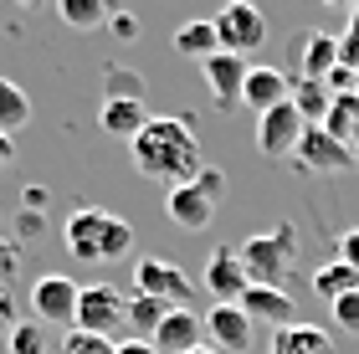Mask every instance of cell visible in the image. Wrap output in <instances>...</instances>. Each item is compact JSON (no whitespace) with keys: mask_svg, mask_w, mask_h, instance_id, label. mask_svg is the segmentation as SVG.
Segmentation results:
<instances>
[{"mask_svg":"<svg viewBox=\"0 0 359 354\" xmlns=\"http://www.w3.org/2000/svg\"><path fill=\"white\" fill-rule=\"evenodd\" d=\"M134 149V170L144 175V180H165L170 190L175 185H190L195 175L205 170V159H201V139L190 134V123L185 118H165V114H154L149 123H144V134L128 144Z\"/></svg>","mask_w":359,"mask_h":354,"instance_id":"cell-1","label":"cell"},{"mask_svg":"<svg viewBox=\"0 0 359 354\" xmlns=\"http://www.w3.org/2000/svg\"><path fill=\"white\" fill-rule=\"evenodd\" d=\"M62 241H67L72 262H118L134 247V226L123 216L103 211V205H83V211L67 216L62 226Z\"/></svg>","mask_w":359,"mask_h":354,"instance_id":"cell-2","label":"cell"},{"mask_svg":"<svg viewBox=\"0 0 359 354\" xmlns=\"http://www.w3.org/2000/svg\"><path fill=\"white\" fill-rule=\"evenodd\" d=\"M292 257H298V226H292V221H277V231L247 236L236 247V262H241L252 287H283Z\"/></svg>","mask_w":359,"mask_h":354,"instance_id":"cell-3","label":"cell"},{"mask_svg":"<svg viewBox=\"0 0 359 354\" xmlns=\"http://www.w3.org/2000/svg\"><path fill=\"white\" fill-rule=\"evenodd\" d=\"M128 318V298L113 282H83L77 293V329L97 334V339H113V329H123Z\"/></svg>","mask_w":359,"mask_h":354,"instance_id":"cell-4","label":"cell"},{"mask_svg":"<svg viewBox=\"0 0 359 354\" xmlns=\"http://www.w3.org/2000/svg\"><path fill=\"white\" fill-rule=\"evenodd\" d=\"M77 293H83V282L62 278V272L36 278V287H31V313H36V324L72 334V324H77Z\"/></svg>","mask_w":359,"mask_h":354,"instance_id":"cell-5","label":"cell"},{"mask_svg":"<svg viewBox=\"0 0 359 354\" xmlns=\"http://www.w3.org/2000/svg\"><path fill=\"white\" fill-rule=\"evenodd\" d=\"M134 293L165 303V308H185V298L195 293V282H190L185 267L165 262V257H144V262L134 267Z\"/></svg>","mask_w":359,"mask_h":354,"instance_id":"cell-6","label":"cell"},{"mask_svg":"<svg viewBox=\"0 0 359 354\" xmlns=\"http://www.w3.org/2000/svg\"><path fill=\"white\" fill-rule=\"evenodd\" d=\"M216 36H221V52L231 57H247L267 41V15L252 6V0H231L221 15H216Z\"/></svg>","mask_w":359,"mask_h":354,"instance_id":"cell-7","label":"cell"},{"mask_svg":"<svg viewBox=\"0 0 359 354\" xmlns=\"http://www.w3.org/2000/svg\"><path fill=\"white\" fill-rule=\"evenodd\" d=\"M292 165H298L303 175H349L359 159H354V149H344L339 139H329L323 128H303L298 149H292Z\"/></svg>","mask_w":359,"mask_h":354,"instance_id":"cell-8","label":"cell"},{"mask_svg":"<svg viewBox=\"0 0 359 354\" xmlns=\"http://www.w3.org/2000/svg\"><path fill=\"white\" fill-rule=\"evenodd\" d=\"M205 339H210V349H221V354H252L257 329H252V318L241 313V303H210Z\"/></svg>","mask_w":359,"mask_h":354,"instance_id":"cell-9","label":"cell"},{"mask_svg":"<svg viewBox=\"0 0 359 354\" xmlns=\"http://www.w3.org/2000/svg\"><path fill=\"white\" fill-rule=\"evenodd\" d=\"M303 128H308V123L298 118V108H292V103H277L272 114L257 118V149H262L267 159H292Z\"/></svg>","mask_w":359,"mask_h":354,"instance_id":"cell-10","label":"cell"},{"mask_svg":"<svg viewBox=\"0 0 359 354\" xmlns=\"http://www.w3.org/2000/svg\"><path fill=\"white\" fill-rule=\"evenodd\" d=\"M201 287L216 303H241V293H247V272H241V262H236V247H216L205 257V272H201Z\"/></svg>","mask_w":359,"mask_h":354,"instance_id":"cell-11","label":"cell"},{"mask_svg":"<svg viewBox=\"0 0 359 354\" xmlns=\"http://www.w3.org/2000/svg\"><path fill=\"white\" fill-rule=\"evenodd\" d=\"M159 354H190V349H201L205 344V318L195 313V308H170L165 313V324L154 329V339H149Z\"/></svg>","mask_w":359,"mask_h":354,"instance_id":"cell-12","label":"cell"},{"mask_svg":"<svg viewBox=\"0 0 359 354\" xmlns=\"http://www.w3.org/2000/svg\"><path fill=\"white\" fill-rule=\"evenodd\" d=\"M292 77L283 67H247V83H241V108H252L257 118L272 114L277 103H287Z\"/></svg>","mask_w":359,"mask_h":354,"instance_id":"cell-13","label":"cell"},{"mask_svg":"<svg viewBox=\"0 0 359 354\" xmlns=\"http://www.w3.org/2000/svg\"><path fill=\"white\" fill-rule=\"evenodd\" d=\"M201 72H205L210 98H216L221 108H236V103H241V83H247V62H241V57L216 52L210 62H201Z\"/></svg>","mask_w":359,"mask_h":354,"instance_id":"cell-14","label":"cell"},{"mask_svg":"<svg viewBox=\"0 0 359 354\" xmlns=\"http://www.w3.org/2000/svg\"><path fill=\"white\" fill-rule=\"evenodd\" d=\"M334 67H339V36H329V31H303L298 36V77L323 83Z\"/></svg>","mask_w":359,"mask_h":354,"instance_id":"cell-15","label":"cell"},{"mask_svg":"<svg viewBox=\"0 0 359 354\" xmlns=\"http://www.w3.org/2000/svg\"><path fill=\"white\" fill-rule=\"evenodd\" d=\"M165 211H170V221L180 231H205L210 221H216V205H210L201 190H195V180L190 185H175L170 190V200H165Z\"/></svg>","mask_w":359,"mask_h":354,"instance_id":"cell-16","label":"cell"},{"mask_svg":"<svg viewBox=\"0 0 359 354\" xmlns=\"http://www.w3.org/2000/svg\"><path fill=\"white\" fill-rule=\"evenodd\" d=\"M267 354H339V344L318 324H287V329H272Z\"/></svg>","mask_w":359,"mask_h":354,"instance_id":"cell-17","label":"cell"},{"mask_svg":"<svg viewBox=\"0 0 359 354\" xmlns=\"http://www.w3.org/2000/svg\"><path fill=\"white\" fill-rule=\"evenodd\" d=\"M241 313L252 318V324H298L292 318V298L283 293V287H247L241 293Z\"/></svg>","mask_w":359,"mask_h":354,"instance_id":"cell-18","label":"cell"},{"mask_svg":"<svg viewBox=\"0 0 359 354\" xmlns=\"http://www.w3.org/2000/svg\"><path fill=\"white\" fill-rule=\"evenodd\" d=\"M287 103L298 108V118H303L308 128H323V118H329V108H334V93H329V83H313V77H292Z\"/></svg>","mask_w":359,"mask_h":354,"instance_id":"cell-19","label":"cell"},{"mask_svg":"<svg viewBox=\"0 0 359 354\" xmlns=\"http://www.w3.org/2000/svg\"><path fill=\"white\" fill-rule=\"evenodd\" d=\"M144 123H149V108L144 103H103L97 108V128H103L108 139H128L134 144L144 134Z\"/></svg>","mask_w":359,"mask_h":354,"instance_id":"cell-20","label":"cell"},{"mask_svg":"<svg viewBox=\"0 0 359 354\" xmlns=\"http://www.w3.org/2000/svg\"><path fill=\"white\" fill-rule=\"evenodd\" d=\"M175 52L190 57V62H210L221 52V36H216V21H185L175 31Z\"/></svg>","mask_w":359,"mask_h":354,"instance_id":"cell-21","label":"cell"},{"mask_svg":"<svg viewBox=\"0 0 359 354\" xmlns=\"http://www.w3.org/2000/svg\"><path fill=\"white\" fill-rule=\"evenodd\" d=\"M323 134L339 139L344 149H354V144H359V93H349V98H334L329 118H323Z\"/></svg>","mask_w":359,"mask_h":354,"instance_id":"cell-22","label":"cell"},{"mask_svg":"<svg viewBox=\"0 0 359 354\" xmlns=\"http://www.w3.org/2000/svg\"><path fill=\"white\" fill-rule=\"evenodd\" d=\"M313 293H318L323 303H339L344 293H359V272L344 267V262L334 257V262H323V267L313 272Z\"/></svg>","mask_w":359,"mask_h":354,"instance_id":"cell-23","label":"cell"},{"mask_svg":"<svg viewBox=\"0 0 359 354\" xmlns=\"http://www.w3.org/2000/svg\"><path fill=\"white\" fill-rule=\"evenodd\" d=\"M31 123V98L21 93V83H11V77H0V134H21Z\"/></svg>","mask_w":359,"mask_h":354,"instance_id":"cell-24","label":"cell"},{"mask_svg":"<svg viewBox=\"0 0 359 354\" xmlns=\"http://www.w3.org/2000/svg\"><path fill=\"white\" fill-rule=\"evenodd\" d=\"M103 103H144V77L134 67H103Z\"/></svg>","mask_w":359,"mask_h":354,"instance_id":"cell-25","label":"cell"},{"mask_svg":"<svg viewBox=\"0 0 359 354\" xmlns=\"http://www.w3.org/2000/svg\"><path fill=\"white\" fill-rule=\"evenodd\" d=\"M57 15H62L72 31H97V26H108V6H103V0H62Z\"/></svg>","mask_w":359,"mask_h":354,"instance_id":"cell-26","label":"cell"},{"mask_svg":"<svg viewBox=\"0 0 359 354\" xmlns=\"http://www.w3.org/2000/svg\"><path fill=\"white\" fill-rule=\"evenodd\" d=\"M165 303H154V298H144V293H134V298H128V318H123V324L128 329H139V339H154V329L159 324H165Z\"/></svg>","mask_w":359,"mask_h":354,"instance_id":"cell-27","label":"cell"},{"mask_svg":"<svg viewBox=\"0 0 359 354\" xmlns=\"http://www.w3.org/2000/svg\"><path fill=\"white\" fill-rule=\"evenodd\" d=\"M11 354H52V339H46V324H36V318H21L11 334H6Z\"/></svg>","mask_w":359,"mask_h":354,"instance_id":"cell-28","label":"cell"},{"mask_svg":"<svg viewBox=\"0 0 359 354\" xmlns=\"http://www.w3.org/2000/svg\"><path fill=\"white\" fill-rule=\"evenodd\" d=\"M329 318L339 334H349V339H359V293H344L339 303H329Z\"/></svg>","mask_w":359,"mask_h":354,"instance_id":"cell-29","label":"cell"},{"mask_svg":"<svg viewBox=\"0 0 359 354\" xmlns=\"http://www.w3.org/2000/svg\"><path fill=\"white\" fill-rule=\"evenodd\" d=\"M108 31H113V41H123V46H134L144 36V21L134 11H108Z\"/></svg>","mask_w":359,"mask_h":354,"instance_id":"cell-30","label":"cell"},{"mask_svg":"<svg viewBox=\"0 0 359 354\" xmlns=\"http://www.w3.org/2000/svg\"><path fill=\"white\" fill-rule=\"evenodd\" d=\"M62 354H113V339H97V334L72 329L67 339H62Z\"/></svg>","mask_w":359,"mask_h":354,"instance_id":"cell-31","label":"cell"},{"mask_svg":"<svg viewBox=\"0 0 359 354\" xmlns=\"http://www.w3.org/2000/svg\"><path fill=\"white\" fill-rule=\"evenodd\" d=\"M15 278H21V241L0 236V287H11Z\"/></svg>","mask_w":359,"mask_h":354,"instance_id":"cell-32","label":"cell"},{"mask_svg":"<svg viewBox=\"0 0 359 354\" xmlns=\"http://www.w3.org/2000/svg\"><path fill=\"white\" fill-rule=\"evenodd\" d=\"M195 190H201L210 205H221V196H226V175H221L216 165H205L201 175H195Z\"/></svg>","mask_w":359,"mask_h":354,"instance_id":"cell-33","label":"cell"},{"mask_svg":"<svg viewBox=\"0 0 359 354\" xmlns=\"http://www.w3.org/2000/svg\"><path fill=\"white\" fill-rule=\"evenodd\" d=\"M15 324H21V308H15V298H11V287H0V334H11Z\"/></svg>","mask_w":359,"mask_h":354,"instance_id":"cell-34","label":"cell"},{"mask_svg":"<svg viewBox=\"0 0 359 354\" xmlns=\"http://www.w3.org/2000/svg\"><path fill=\"white\" fill-rule=\"evenodd\" d=\"M339 262H344V267H354V272H359V226H354V231H344V236H339Z\"/></svg>","mask_w":359,"mask_h":354,"instance_id":"cell-35","label":"cell"},{"mask_svg":"<svg viewBox=\"0 0 359 354\" xmlns=\"http://www.w3.org/2000/svg\"><path fill=\"white\" fill-rule=\"evenodd\" d=\"M113 354H159L149 339H118V344H113Z\"/></svg>","mask_w":359,"mask_h":354,"instance_id":"cell-36","label":"cell"},{"mask_svg":"<svg viewBox=\"0 0 359 354\" xmlns=\"http://www.w3.org/2000/svg\"><path fill=\"white\" fill-rule=\"evenodd\" d=\"M11 159H15V139L0 134V170H11Z\"/></svg>","mask_w":359,"mask_h":354,"instance_id":"cell-37","label":"cell"},{"mask_svg":"<svg viewBox=\"0 0 359 354\" xmlns=\"http://www.w3.org/2000/svg\"><path fill=\"white\" fill-rule=\"evenodd\" d=\"M344 41H359V6L349 11V31H344Z\"/></svg>","mask_w":359,"mask_h":354,"instance_id":"cell-38","label":"cell"},{"mask_svg":"<svg viewBox=\"0 0 359 354\" xmlns=\"http://www.w3.org/2000/svg\"><path fill=\"white\" fill-rule=\"evenodd\" d=\"M190 354H221V349H210V344H201V349H190Z\"/></svg>","mask_w":359,"mask_h":354,"instance_id":"cell-39","label":"cell"},{"mask_svg":"<svg viewBox=\"0 0 359 354\" xmlns=\"http://www.w3.org/2000/svg\"><path fill=\"white\" fill-rule=\"evenodd\" d=\"M354 149H359V144H354Z\"/></svg>","mask_w":359,"mask_h":354,"instance_id":"cell-40","label":"cell"}]
</instances>
